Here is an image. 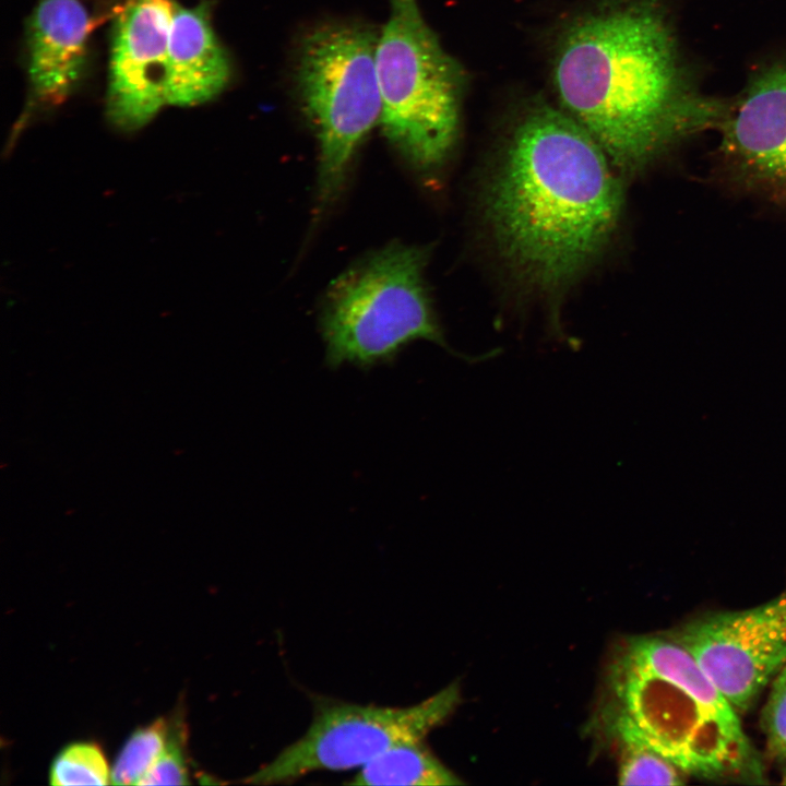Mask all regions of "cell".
<instances>
[{
  "label": "cell",
  "instance_id": "cell-1",
  "mask_svg": "<svg viewBox=\"0 0 786 786\" xmlns=\"http://www.w3.org/2000/svg\"><path fill=\"white\" fill-rule=\"evenodd\" d=\"M616 171L562 108L539 100L519 115L487 178L483 212L522 287L558 297L600 255L623 206Z\"/></svg>",
  "mask_w": 786,
  "mask_h": 786
},
{
  "label": "cell",
  "instance_id": "cell-2",
  "mask_svg": "<svg viewBox=\"0 0 786 786\" xmlns=\"http://www.w3.org/2000/svg\"><path fill=\"white\" fill-rule=\"evenodd\" d=\"M552 82L561 108L620 175H636L725 107L692 87L657 0H606L559 37Z\"/></svg>",
  "mask_w": 786,
  "mask_h": 786
},
{
  "label": "cell",
  "instance_id": "cell-3",
  "mask_svg": "<svg viewBox=\"0 0 786 786\" xmlns=\"http://www.w3.org/2000/svg\"><path fill=\"white\" fill-rule=\"evenodd\" d=\"M616 722L675 763L706 779L761 782V760L739 712L672 636L630 639L614 663Z\"/></svg>",
  "mask_w": 786,
  "mask_h": 786
},
{
  "label": "cell",
  "instance_id": "cell-4",
  "mask_svg": "<svg viewBox=\"0 0 786 786\" xmlns=\"http://www.w3.org/2000/svg\"><path fill=\"white\" fill-rule=\"evenodd\" d=\"M379 126L417 170L441 168L460 133L464 73L425 21L417 0H389L378 32Z\"/></svg>",
  "mask_w": 786,
  "mask_h": 786
},
{
  "label": "cell",
  "instance_id": "cell-5",
  "mask_svg": "<svg viewBox=\"0 0 786 786\" xmlns=\"http://www.w3.org/2000/svg\"><path fill=\"white\" fill-rule=\"evenodd\" d=\"M428 257L427 247L392 243L333 282L320 323L330 368L384 364L418 340L474 361L448 345L425 284Z\"/></svg>",
  "mask_w": 786,
  "mask_h": 786
},
{
  "label": "cell",
  "instance_id": "cell-6",
  "mask_svg": "<svg viewBox=\"0 0 786 786\" xmlns=\"http://www.w3.org/2000/svg\"><path fill=\"white\" fill-rule=\"evenodd\" d=\"M377 37L369 26L336 22L311 28L299 44L296 88L319 143L318 212L335 202L358 147L380 123Z\"/></svg>",
  "mask_w": 786,
  "mask_h": 786
},
{
  "label": "cell",
  "instance_id": "cell-7",
  "mask_svg": "<svg viewBox=\"0 0 786 786\" xmlns=\"http://www.w3.org/2000/svg\"><path fill=\"white\" fill-rule=\"evenodd\" d=\"M460 702L457 682L403 707L318 699L306 733L243 782L284 784L317 771L360 769L396 745L425 740Z\"/></svg>",
  "mask_w": 786,
  "mask_h": 786
},
{
  "label": "cell",
  "instance_id": "cell-8",
  "mask_svg": "<svg viewBox=\"0 0 786 786\" xmlns=\"http://www.w3.org/2000/svg\"><path fill=\"white\" fill-rule=\"evenodd\" d=\"M671 636L745 712L786 663V588L757 606L707 615Z\"/></svg>",
  "mask_w": 786,
  "mask_h": 786
},
{
  "label": "cell",
  "instance_id": "cell-9",
  "mask_svg": "<svg viewBox=\"0 0 786 786\" xmlns=\"http://www.w3.org/2000/svg\"><path fill=\"white\" fill-rule=\"evenodd\" d=\"M718 127L727 177L786 210V63L757 72Z\"/></svg>",
  "mask_w": 786,
  "mask_h": 786
},
{
  "label": "cell",
  "instance_id": "cell-10",
  "mask_svg": "<svg viewBox=\"0 0 786 786\" xmlns=\"http://www.w3.org/2000/svg\"><path fill=\"white\" fill-rule=\"evenodd\" d=\"M174 0H126L112 27L106 116L118 130L144 127L166 104Z\"/></svg>",
  "mask_w": 786,
  "mask_h": 786
},
{
  "label": "cell",
  "instance_id": "cell-11",
  "mask_svg": "<svg viewBox=\"0 0 786 786\" xmlns=\"http://www.w3.org/2000/svg\"><path fill=\"white\" fill-rule=\"evenodd\" d=\"M90 16L80 0H38L27 25L28 78L35 98L57 106L81 78Z\"/></svg>",
  "mask_w": 786,
  "mask_h": 786
},
{
  "label": "cell",
  "instance_id": "cell-12",
  "mask_svg": "<svg viewBox=\"0 0 786 786\" xmlns=\"http://www.w3.org/2000/svg\"><path fill=\"white\" fill-rule=\"evenodd\" d=\"M230 74L228 55L213 29L206 3L177 4L168 40L166 104L206 103L226 88Z\"/></svg>",
  "mask_w": 786,
  "mask_h": 786
},
{
  "label": "cell",
  "instance_id": "cell-13",
  "mask_svg": "<svg viewBox=\"0 0 786 786\" xmlns=\"http://www.w3.org/2000/svg\"><path fill=\"white\" fill-rule=\"evenodd\" d=\"M463 782L425 745H396L359 769L350 785H461Z\"/></svg>",
  "mask_w": 786,
  "mask_h": 786
},
{
  "label": "cell",
  "instance_id": "cell-14",
  "mask_svg": "<svg viewBox=\"0 0 786 786\" xmlns=\"http://www.w3.org/2000/svg\"><path fill=\"white\" fill-rule=\"evenodd\" d=\"M621 746L620 785H681L688 776L675 763L653 749L627 727L612 722Z\"/></svg>",
  "mask_w": 786,
  "mask_h": 786
},
{
  "label": "cell",
  "instance_id": "cell-15",
  "mask_svg": "<svg viewBox=\"0 0 786 786\" xmlns=\"http://www.w3.org/2000/svg\"><path fill=\"white\" fill-rule=\"evenodd\" d=\"M167 738L168 725L164 718L134 730L116 758L110 784L138 785L163 753Z\"/></svg>",
  "mask_w": 786,
  "mask_h": 786
},
{
  "label": "cell",
  "instance_id": "cell-16",
  "mask_svg": "<svg viewBox=\"0 0 786 786\" xmlns=\"http://www.w3.org/2000/svg\"><path fill=\"white\" fill-rule=\"evenodd\" d=\"M51 785H107L110 771L100 748L92 742H74L64 747L52 760Z\"/></svg>",
  "mask_w": 786,
  "mask_h": 786
},
{
  "label": "cell",
  "instance_id": "cell-17",
  "mask_svg": "<svg viewBox=\"0 0 786 786\" xmlns=\"http://www.w3.org/2000/svg\"><path fill=\"white\" fill-rule=\"evenodd\" d=\"M771 681V691L762 713V728L769 752L783 763L786 761V663Z\"/></svg>",
  "mask_w": 786,
  "mask_h": 786
},
{
  "label": "cell",
  "instance_id": "cell-18",
  "mask_svg": "<svg viewBox=\"0 0 786 786\" xmlns=\"http://www.w3.org/2000/svg\"><path fill=\"white\" fill-rule=\"evenodd\" d=\"M182 733L171 731L168 734L166 747L140 779L138 785H187L190 784L188 766L182 749Z\"/></svg>",
  "mask_w": 786,
  "mask_h": 786
},
{
  "label": "cell",
  "instance_id": "cell-19",
  "mask_svg": "<svg viewBox=\"0 0 786 786\" xmlns=\"http://www.w3.org/2000/svg\"><path fill=\"white\" fill-rule=\"evenodd\" d=\"M781 777H782V783H783V784H786V761L783 762V770H782V775H781Z\"/></svg>",
  "mask_w": 786,
  "mask_h": 786
}]
</instances>
